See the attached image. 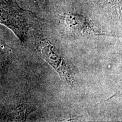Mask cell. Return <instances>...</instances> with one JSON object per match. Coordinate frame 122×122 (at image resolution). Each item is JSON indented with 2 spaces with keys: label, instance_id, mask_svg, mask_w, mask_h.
<instances>
[{
  "label": "cell",
  "instance_id": "cell-1",
  "mask_svg": "<svg viewBox=\"0 0 122 122\" xmlns=\"http://www.w3.org/2000/svg\"><path fill=\"white\" fill-rule=\"evenodd\" d=\"M40 20L35 13L13 0H0V24L12 30L22 44L26 43L30 30Z\"/></svg>",
  "mask_w": 122,
  "mask_h": 122
},
{
  "label": "cell",
  "instance_id": "cell-2",
  "mask_svg": "<svg viewBox=\"0 0 122 122\" xmlns=\"http://www.w3.org/2000/svg\"><path fill=\"white\" fill-rule=\"evenodd\" d=\"M60 25L64 32L71 37L107 35L88 16L77 11H68L62 15Z\"/></svg>",
  "mask_w": 122,
  "mask_h": 122
},
{
  "label": "cell",
  "instance_id": "cell-3",
  "mask_svg": "<svg viewBox=\"0 0 122 122\" xmlns=\"http://www.w3.org/2000/svg\"><path fill=\"white\" fill-rule=\"evenodd\" d=\"M39 51L44 60L57 71L62 80L74 86L76 80L71 64L58 48L48 40L39 45Z\"/></svg>",
  "mask_w": 122,
  "mask_h": 122
},
{
  "label": "cell",
  "instance_id": "cell-4",
  "mask_svg": "<svg viewBox=\"0 0 122 122\" xmlns=\"http://www.w3.org/2000/svg\"><path fill=\"white\" fill-rule=\"evenodd\" d=\"M9 48L5 44L0 40V61L5 58L9 54Z\"/></svg>",
  "mask_w": 122,
  "mask_h": 122
},
{
  "label": "cell",
  "instance_id": "cell-5",
  "mask_svg": "<svg viewBox=\"0 0 122 122\" xmlns=\"http://www.w3.org/2000/svg\"><path fill=\"white\" fill-rule=\"evenodd\" d=\"M49 1H50V0H44V6H46L48 4V3H49Z\"/></svg>",
  "mask_w": 122,
  "mask_h": 122
}]
</instances>
